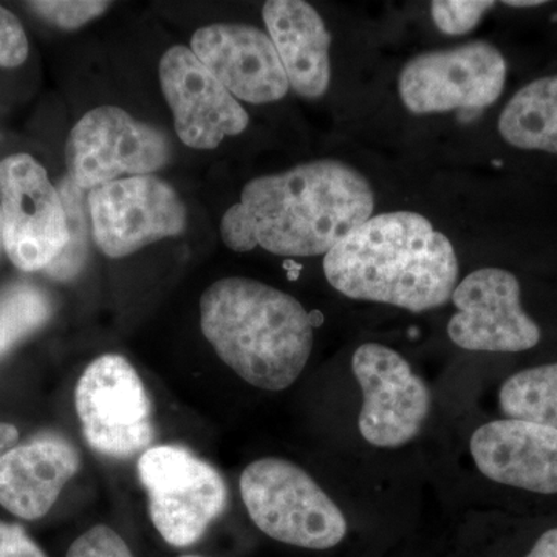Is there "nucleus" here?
I'll return each mask as SVG.
<instances>
[{
	"instance_id": "1",
	"label": "nucleus",
	"mask_w": 557,
	"mask_h": 557,
	"mask_svg": "<svg viewBox=\"0 0 557 557\" xmlns=\"http://www.w3.org/2000/svg\"><path fill=\"white\" fill-rule=\"evenodd\" d=\"M369 180L350 164L317 160L245 185L239 203L220 223L223 244L237 252L256 247L309 258L330 249L372 218Z\"/></svg>"
},
{
	"instance_id": "13",
	"label": "nucleus",
	"mask_w": 557,
	"mask_h": 557,
	"mask_svg": "<svg viewBox=\"0 0 557 557\" xmlns=\"http://www.w3.org/2000/svg\"><path fill=\"white\" fill-rule=\"evenodd\" d=\"M159 73L175 132L189 148L215 149L247 129V110L188 47H171L161 58Z\"/></svg>"
},
{
	"instance_id": "29",
	"label": "nucleus",
	"mask_w": 557,
	"mask_h": 557,
	"mask_svg": "<svg viewBox=\"0 0 557 557\" xmlns=\"http://www.w3.org/2000/svg\"><path fill=\"white\" fill-rule=\"evenodd\" d=\"M507 7H515V9H530V7L544 5L542 0H507L504 2Z\"/></svg>"
},
{
	"instance_id": "21",
	"label": "nucleus",
	"mask_w": 557,
	"mask_h": 557,
	"mask_svg": "<svg viewBox=\"0 0 557 557\" xmlns=\"http://www.w3.org/2000/svg\"><path fill=\"white\" fill-rule=\"evenodd\" d=\"M60 194L67 214L69 244L46 271L58 281H69L79 273L86 262L91 222L84 190L76 188L69 177L61 183Z\"/></svg>"
},
{
	"instance_id": "27",
	"label": "nucleus",
	"mask_w": 557,
	"mask_h": 557,
	"mask_svg": "<svg viewBox=\"0 0 557 557\" xmlns=\"http://www.w3.org/2000/svg\"><path fill=\"white\" fill-rule=\"evenodd\" d=\"M527 557H557V528L545 531Z\"/></svg>"
},
{
	"instance_id": "17",
	"label": "nucleus",
	"mask_w": 557,
	"mask_h": 557,
	"mask_svg": "<svg viewBox=\"0 0 557 557\" xmlns=\"http://www.w3.org/2000/svg\"><path fill=\"white\" fill-rule=\"evenodd\" d=\"M262 16L289 87L309 100L324 97L332 78V36L318 11L302 0H270Z\"/></svg>"
},
{
	"instance_id": "24",
	"label": "nucleus",
	"mask_w": 557,
	"mask_h": 557,
	"mask_svg": "<svg viewBox=\"0 0 557 557\" xmlns=\"http://www.w3.org/2000/svg\"><path fill=\"white\" fill-rule=\"evenodd\" d=\"M67 557H134L129 545L108 525L90 528L70 545Z\"/></svg>"
},
{
	"instance_id": "11",
	"label": "nucleus",
	"mask_w": 557,
	"mask_h": 557,
	"mask_svg": "<svg viewBox=\"0 0 557 557\" xmlns=\"http://www.w3.org/2000/svg\"><path fill=\"white\" fill-rule=\"evenodd\" d=\"M91 234L112 259L124 258L186 228V208L168 183L152 175L126 177L90 190Z\"/></svg>"
},
{
	"instance_id": "5",
	"label": "nucleus",
	"mask_w": 557,
	"mask_h": 557,
	"mask_svg": "<svg viewBox=\"0 0 557 557\" xmlns=\"http://www.w3.org/2000/svg\"><path fill=\"white\" fill-rule=\"evenodd\" d=\"M137 472L148 494L150 520L172 547L199 542L228 504V487L218 469L182 446L146 449Z\"/></svg>"
},
{
	"instance_id": "4",
	"label": "nucleus",
	"mask_w": 557,
	"mask_h": 557,
	"mask_svg": "<svg viewBox=\"0 0 557 557\" xmlns=\"http://www.w3.org/2000/svg\"><path fill=\"white\" fill-rule=\"evenodd\" d=\"M249 518L267 536L307 549H329L347 534L338 505L298 465L284 458L252 461L240 475Z\"/></svg>"
},
{
	"instance_id": "31",
	"label": "nucleus",
	"mask_w": 557,
	"mask_h": 557,
	"mask_svg": "<svg viewBox=\"0 0 557 557\" xmlns=\"http://www.w3.org/2000/svg\"><path fill=\"white\" fill-rule=\"evenodd\" d=\"M182 557H201V556H182Z\"/></svg>"
},
{
	"instance_id": "25",
	"label": "nucleus",
	"mask_w": 557,
	"mask_h": 557,
	"mask_svg": "<svg viewBox=\"0 0 557 557\" xmlns=\"http://www.w3.org/2000/svg\"><path fill=\"white\" fill-rule=\"evenodd\" d=\"M28 38L21 21L0 5V67L16 69L28 58Z\"/></svg>"
},
{
	"instance_id": "8",
	"label": "nucleus",
	"mask_w": 557,
	"mask_h": 557,
	"mask_svg": "<svg viewBox=\"0 0 557 557\" xmlns=\"http://www.w3.org/2000/svg\"><path fill=\"white\" fill-rule=\"evenodd\" d=\"M3 249L22 271L47 270L69 244L60 189L28 153L0 161Z\"/></svg>"
},
{
	"instance_id": "23",
	"label": "nucleus",
	"mask_w": 557,
	"mask_h": 557,
	"mask_svg": "<svg viewBox=\"0 0 557 557\" xmlns=\"http://www.w3.org/2000/svg\"><path fill=\"white\" fill-rule=\"evenodd\" d=\"M494 5L486 0H435L431 3V14L440 32L460 36L474 30Z\"/></svg>"
},
{
	"instance_id": "15",
	"label": "nucleus",
	"mask_w": 557,
	"mask_h": 557,
	"mask_svg": "<svg viewBox=\"0 0 557 557\" xmlns=\"http://www.w3.org/2000/svg\"><path fill=\"white\" fill-rule=\"evenodd\" d=\"M469 448L486 479L541 496L557 494V429L502 418L480 426Z\"/></svg>"
},
{
	"instance_id": "30",
	"label": "nucleus",
	"mask_w": 557,
	"mask_h": 557,
	"mask_svg": "<svg viewBox=\"0 0 557 557\" xmlns=\"http://www.w3.org/2000/svg\"><path fill=\"white\" fill-rule=\"evenodd\" d=\"M3 249V218H2V209H0V252Z\"/></svg>"
},
{
	"instance_id": "3",
	"label": "nucleus",
	"mask_w": 557,
	"mask_h": 557,
	"mask_svg": "<svg viewBox=\"0 0 557 557\" xmlns=\"http://www.w3.org/2000/svg\"><path fill=\"white\" fill-rule=\"evenodd\" d=\"M200 325L219 358L262 391L292 386L313 350V322L302 304L255 278L214 282L200 299Z\"/></svg>"
},
{
	"instance_id": "14",
	"label": "nucleus",
	"mask_w": 557,
	"mask_h": 557,
	"mask_svg": "<svg viewBox=\"0 0 557 557\" xmlns=\"http://www.w3.org/2000/svg\"><path fill=\"white\" fill-rule=\"evenodd\" d=\"M190 50L236 100L269 104L288 94L284 65L270 36L244 24H214L200 28Z\"/></svg>"
},
{
	"instance_id": "9",
	"label": "nucleus",
	"mask_w": 557,
	"mask_h": 557,
	"mask_svg": "<svg viewBox=\"0 0 557 557\" xmlns=\"http://www.w3.org/2000/svg\"><path fill=\"white\" fill-rule=\"evenodd\" d=\"M507 72V61L493 44L474 40L412 58L399 73V97L417 115L483 110L500 98Z\"/></svg>"
},
{
	"instance_id": "28",
	"label": "nucleus",
	"mask_w": 557,
	"mask_h": 557,
	"mask_svg": "<svg viewBox=\"0 0 557 557\" xmlns=\"http://www.w3.org/2000/svg\"><path fill=\"white\" fill-rule=\"evenodd\" d=\"M17 440H20V431H17L16 426L9 423H0V457L9 453L11 448H14Z\"/></svg>"
},
{
	"instance_id": "7",
	"label": "nucleus",
	"mask_w": 557,
	"mask_h": 557,
	"mask_svg": "<svg viewBox=\"0 0 557 557\" xmlns=\"http://www.w3.org/2000/svg\"><path fill=\"white\" fill-rule=\"evenodd\" d=\"M170 160L166 135L115 106L86 113L70 132L65 148L70 182L89 193L124 175L152 174Z\"/></svg>"
},
{
	"instance_id": "26",
	"label": "nucleus",
	"mask_w": 557,
	"mask_h": 557,
	"mask_svg": "<svg viewBox=\"0 0 557 557\" xmlns=\"http://www.w3.org/2000/svg\"><path fill=\"white\" fill-rule=\"evenodd\" d=\"M0 557H47L27 531L0 520Z\"/></svg>"
},
{
	"instance_id": "19",
	"label": "nucleus",
	"mask_w": 557,
	"mask_h": 557,
	"mask_svg": "<svg viewBox=\"0 0 557 557\" xmlns=\"http://www.w3.org/2000/svg\"><path fill=\"white\" fill-rule=\"evenodd\" d=\"M498 405L507 418L557 429V362L509 376L498 391Z\"/></svg>"
},
{
	"instance_id": "22",
	"label": "nucleus",
	"mask_w": 557,
	"mask_h": 557,
	"mask_svg": "<svg viewBox=\"0 0 557 557\" xmlns=\"http://www.w3.org/2000/svg\"><path fill=\"white\" fill-rule=\"evenodd\" d=\"M28 7L40 20L49 22L62 30H76L90 21L97 20L106 10L109 2H89V0H36L27 2Z\"/></svg>"
},
{
	"instance_id": "10",
	"label": "nucleus",
	"mask_w": 557,
	"mask_h": 557,
	"mask_svg": "<svg viewBox=\"0 0 557 557\" xmlns=\"http://www.w3.org/2000/svg\"><path fill=\"white\" fill-rule=\"evenodd\" d=\"M355 379L362 391L358 428L376 448H401L420 434L432 395L420 376L394 348L362 344L351 359Z\"/></svg>"
},
{
	"instance_id": "16",
	"label": "nucleus",
	"mask_w": 557,
	"mask_h": 557,
	"mask_svg": "<svg viewBox=\"0 0 557 557\" xmlns=\"http://www.w3.org/2000/svg\"><path fill=\"white\" fill-rule=\"evenodd\" d=\"M79 468L78 449L58 435L16 445L0 457V505L16 518H44Z\"/></svg>"
},
{
	"instance_id": "18",
	"label": "nucleus",
	"mask_w": 557,
	"mask_h": 557,
	"mask_svg": "<svg viewBox=\"0 0 557 557\" xmlns=\"http://www.w3.org/2000/svg\"><path fill=\"white\" fill-rule=\"evenodd\" d=\"M498 132L515 148L557 153V75L522 87L502 110Z\"/></svg>"
},
{
	"instance_id": "6",
	"label": "nucleus",
	"mask_w": 557,
	"mask_h": 557,
	"mask_svg": "<svg viewBox=\"0 0 557 557\" xmlns=\"http://www.w3.org/2000/svg\"><path fill=\"white\" fill-rule=\"evenodd\" d=\"M75 408L84 438L101 456L129 458L156 435L148 391L121 355H102L87 366L76 384Z\"/></svg>"
},
{
	"instance_id": "12",
	"label": "nucleus",
	"mask_w": 557,
	"mask_h": 557,
	"mask_svg": "<svg viewBox=\"0 0 557 557\" xmlns=\"http://www.w3.org/2000/svg\"><path fill=\"white\" fill-rule=\"evenodd\" d=\"M453 302L457 311L448 335L465 350L520 354L541 341V327L523 310L522 288L511 271H472L454 289Z\"/></svg>"
},
{
	"instance_id": "20",
	"label": "nucleus",
	"mask_w": 557,
	"mask_h": 557,
	"mask_svg": "<svg viewBox=\"0 0 557 557\" xmlns=\"http://www.w3.org/2000/svg\"><path fill=\"white\" fill-rule=\"evenodd\" d=\"M53 313L50 296L32 284L11 285L0 293V358L42 327Z\"/></svg>"
},
{
	"instance_id": "2",
	"label": "nucleus",
	"mask_w": 557,
	"mask_h": 557,
	"mask_svg": "<svg viewBox=\"0 0 557 557\" xmlns=\"http://www.w3.org/2000/svg\"><path fill=\"white\" fill-rule=\"evenodd\" d=\"M329 284L350 299L420 313L453 298L458 260L453 244L424 215H375L324 258Z\"/></svg>"
}]
</instances>
